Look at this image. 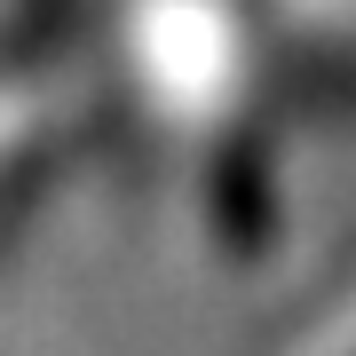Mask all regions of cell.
Returning <instances> with one entry per match:
<instances>
[{
    "mask_svg": "<svg viewBox=\"0 0 356 356\" xmlns=\"http://www.w3.org/2000/svg\"><path fill=\"white\" fill-rule=\"evenodd\" d=\"M222 198H229V214H238L245 229H269L277 214V191H269V166H261V151H229V182H222Z\"/></svg>",
    "mask_w": 356,
    "mask_h": 356,
    "instance_id": "obj_1",
    "label": "cell"
}]
</instances>
